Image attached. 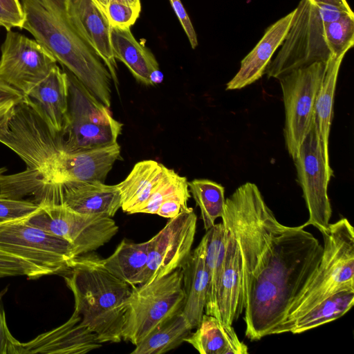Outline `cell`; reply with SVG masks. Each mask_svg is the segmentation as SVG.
Segmentation results:
<instances>
[{
	"instance_id": "obj_1",
	"label": "cell",
	"mask_w": 354,
	"mask_h": 354,
	"mask_svg": "<svg viewBox=\"0 0 354 354\" xmlns=\"http://www.w3.org/2000/svg\"><path fill=\"white\" fill-rule=\"evenodd\" d=\"M221 218L241 253L245 334L258 341L285 319L317 269L324 248L302 227L280 223L252 183L225 199Z\"/></svg>"
},
{
	"instance_id": "obj_2",
	"label": "cell",
	"mask_w": 354,
	"mask_h": 354,
	"mask_svg": "<svg viewBox=\"0 0 354 354\" xmlns=\"http://www.w3.org/2000/svg\"><path fill=\"white\" fill-rule=\"evenodd\" d=\"M354 45V14L329 4L300 0L281 48L268 65V77L279 79L331 57L344 56Z\"/></svg>"
},
{
	"instance_id": "obj_3",
	"label": "cell",
	"mask_w": 354,
	"mask_h": 354,
	"mask_svg": "<svg viewBox=\"0 0 354 354\" xmlns=\"http://www.w3.org/2000/svg\"><path fill=\"white\" fill-rule=\"evenodd\" d=\"M74 297V312L100 343L122 340L125 304L131 286L111 274L103 259L88 252L75 257L62 274Z\"/></svg>"
},
{
	"instance_id": "obj_4",
	"label": "cell",
	"mask_w": 354,
	"mask_h": 354,
	"mask_svg": "<svg viewBox=\"0 0 354 354\" xmlns=\"http://www.w3.org/2000/svg\"><path fill=\"white\" fill-rule=\"evenodd\" d=\"M30 32L57 62L71 72L100 102L109 108L111 76L101 59L76 32L69 20L55 17L40 0H21Z\"/></svg>"
},
{
	"instance_id": "obj_5",
	"label": "cell",
	"mask_w": 354,
	"mask_h": 354,
	"mask_svg": "<svg viewBox=\"0 0 354 354\" xmlns=\"http://www.w3.org/2000/svg\"><path fill=\"white\" fill-rule=\"evenodd\" d=\"M324 237L321 262L306 286L288 309L272 335L288 333L299 316L329 296L354 290V231L345 218L330 223Z\"/></svg>"
},
{
	"instance_id": "obj_6",
	"label": "cell",
	"mask_w": 354,
	"mask_h": 354,
	"mask_svg": "<svg viewBox=\"0 0 354 354\" xmlns=\"http://www.w3.org/2000/svg\"><path fill=\"white\" fill-rule=\"evenodd\" d=\"M0 142L17 153L27 169L40 170L47 176L62 151L60 134L52 129L40 109L27 95L0 122Z\"/></svg>"
},
{
	"instance_id": "obj_7",
	"label": "cell",
	"mask_w": 354,
	"mask_h": 354,
	"mask_svg": "<svg viewBox=\"0 0 354 354\" xmlns=\"http://www.w3.org/2000/svg\"><path fill=\"white\" fill-rule=\"evenodd\" d=\"M184 301L181 268L131 287L125 304L122 339L138 345L156 328L182 311Z\"/></svg>"
},
{
	"instance_id": "obj_8",
	"label": "cell",
	"mask_w": 354,
	"mask_h": 354,
	"mask_svg": "<svg viewBox=\"0 0 354 354\" xmlns=\"http://www.w3.org/2000/svg\"><path fill=\"white\" fill-rule=\"evenodd\" d=\"M66 71L69 83V124L60 135L62 151H87L116 143L122 124L71 72Z\"/></svg>"
},
{
	"instance_id": "obj_9",
	"label": "cell",
	"mask_w": 354,
	"mask_h": 354,
	"mask_svg": "<svg viewBox=\"0 0 354 354\" xmlns=\"http://www.w3.org/2000/svg\"><path fill=\"white\" fill-rule=\"evenodd\" d=\"M292 160L309 216L301 227L313 225L322 233L328 229L332 215L328 185L333 171L315 120Z\"/></svg>"
},
{
	"instance_id": "obj_10",
	"label": "cell",
	"mask_w": 354,
	"mask_h": 354,
	"mask_svg": "<svg viewBox=\"0 0 354 354\" xmlns=\"http://www.w3.org/2000/svg\"><path fill=\"white\" fill-rule=\"evenodd\" d=\"M26 222L69 242L76 257L97 250L119 230L111 217L81 214L64 204L41 205Z\"/></svg>"
},
{
	"instance_id": "obj_11",
	"label": "cell",
	"mask_w": 354,
	"mask_h": 354,
	"mask_svg": "<svg viewBox=\"0 0 354 354\" xmlns=\"http://www.w3.org/2000/svg\"><path fill=\"white\" fill-rule=\"evenodd\" d=\"M0 249L28 261L47 275L62 274L76 257L69 242L28 224L26 219L0 225Z\"/></svg>"
},
{
	"instance_id": "obj_12",
	"label": "cell",
	"mask_w": 354,
	"mask_h": 354,
	"mask_svg": "<svg viewBox=\"0 0 354 354\" xmlns=\"http://www.w3.org/2000/svg\"><path fill=\"white\" fill-rule=\"evenodd\" d=\"M326 62H315L279 78L285 109L283 135L292 158L314 120L315 103Z\"/></svg>"
},
{
	"instance_id": "obj_13",
	"label": "cell",
	"mask_w": 354,
	"mask_h": 354,
	"mask_svg": "<svg viewBox=\"0 0 354 354\" xmlns=\"http://www.w3.org/2000/svg\"><path fill=\"white\" fill-rule=\"evenodd\" d=\"M0 78L24 95L57 64L53 55L35 39L8 30L1 46Z\"/></svg>"
},
{
	"instance_id": "obj_14",
	"label": "cell",
	"mask_w": 354,
	"mask_h": 354,
	"mask_svg": "<svg viewBox=\"0 0 354 354\" xmlns=\"http://www.w3.org/2000/svg\"><path fill=\"white\" fill-rule=\"evenodd\" d=\"M197 216L192 208L169 218L149 240L147 263L140 284L147 283L180 268L189 257L196 232Z\"/></svg>"
},
{
	"instance_id": "obj_15",
	"label": "cell",
	"mask_w": 354,
	"mask_h": 354,
	"mask_svg": "<svg viewBox=\"0 0 354 354\" xmlns=\"http://www.w3.org/2000/svg\"><path fill=\"white\" fill-rule=\"evenodd\" d=\"M65 8L70 23L105 64L118 89L117 64L110 39L111 26L106 15L93 0H66Z\"/></svg>"
},
{
	"instance_id": "obj_16",
	"label": "cell",
	"mask_w": 354,
	"mask_h": 354,
	"mask_svg": "<svg viewBox=\"0 0 354 354\" xmlns=\"http://www.w3.org/2000/svg\"><path fill=\"white\" fill-rule=\"evenodd\" d=\"M120 158V147L118 142L87 151H62L53 161L48 176L57 184L69 181L104 182Z\"/></svg>"
},
{
	"instance_id": "obj_17",
	"label": "cell",
	"mask_w": 354,
	"mask_h": 354,
	"mask_svg": "<svg viewBox=\"0 0 354 354\" xmlns=\"http://www.w3.org/2000/svg\"><path fill=\"white\" fill-rule=\"evenodd\" d=\"M22 344L23 354H82L102 346L97 335L83 325L80 316L75 312L61 326Z\"/></svg>"
},
{
	"instance_id": "obj_18",
	"label": "cell",
	"mask_w": 354,
	"mask_h": 354,
	"mask_svg": "<svg viewBox=\"0 0 354 354\" xmlns=\"http://www.w3.org/2000/svg\"><path fill=\"white\" fill-rule=\"evenodd\" d=\"M60 185L62 204L84 214L112 218L121 208L117 185L101 181H69Z\"/></svg>"
},
{
	"instance_id": "obj_19",
	"label": "cell",
	"mask_w": 354,
	"mask_h": 354,
	"mask_svg": "<svg viewBox=\"0 0 354 354\" xmlns=\"http://www.w3.org/2000/svg\"><path fill=\"white\" fill-rule=\"evenodd\" d=\"M295 10L270 26L254 48L241 60L234 77L227 84V90L243 88L259 80L290 27Z\"/></svg>"
},
{
	"instance_id": "obj_20",
	"label": "cell",
	"mask_w": 354,
	"mask_h": 354,
	"mask_svg": "<svg viewBox=\"0 0 354 354\" xmlns=\"http://www.w3.org/2000/svg\"><path fill=\"white\" fill-rule=\"evenodd\" d=\"M40 109L52 129L62 134L69 124V83L66 71L56 64L27 95Z\"/></svg>"
},
{
	"instance_id": "obj_21",
	"label": "cell",
	"mask_w": 354,
	"mask_h": 354,
	"mask_svg": "<svg viewBox=\"0 0 354 354\" xmlns=\"http://www.w3.org/2000/svg\"><path fill=\"white\" fill-rule=\"evenodd\" d=\"M206 241L205 234L180 268L185 294L181 313L192 329L196 328L205 313L209 283L205 264Z\"/></svg>"
},
{
	"instance_id": "obj_22",
	"label": "cell",
	"mask_w": 354,
	"mask_h": 354,
	"mask_svg": "<svg viewBox=\"0 0 354 354\" xmlns=\"http://www.w3.org/2000/svg\"><path fill=\"white\" fill-rule=\"evenodd\" d=\"M227 232V250L218 288L217 309L218 319L232 326L243 312L242 266L237 241L229 230Z\"/></svg>"
},
{
	"instance_id": "obj_23",
	"label": "cell",
	"mask_w": 354,
	"mask_h": 354,
	"mask_svg": "<svg viewBox=\"0 0 354 354\" xmlns=\"http://www.w3.org/2000/svg\"><path fill=\"white\" fill-rule=\"evenodd\" d=\"M0 195L17 200H26L28 197L39 206L62 204L60 185L35 169L26 168L17 174L0 175Z\"/></svg>"
},
{
	"instance_id": "obj_24",
	"label": "cell",
	"mask_w": 354,
	"mask_h": 354,
	"mask_svg": "<svg viewBox=\"0 0 354 354\" xmlns=\"http://www.w3.org/2000/svg\"><path fill=\"white\" fill-rule=\"evenodd\" d=\"M201 354H248L232 326L214 316L203 315L196 330L185 339Z\"/></svg>"
},
{
	"instance_id": "obj_25",
	"label": "cell",
	"mask_w": 354,
	"mask_h": 354,
	"mask_svg": "<svg viewBox=\"0 0 354 354\" xmlns=\"http://www.w3.org/2000/svg\"><path fill=\"white\" fill-rule=\"evenodd\" d=\"M110 39L115 59L122 62L138 82L150 85V75L160 70L152 52L136 39L130 28L111 27Z\"/></svg>"
},
{
	"instance_id": "obj_26",
	"label": "cell",
	"mask_w": 354,
	"mask_h": 354,
	"mask_svg": "<svg viewBox=\"0 0 354 354\" xmlns=\"http://www.w3.org/2000/svg\"><path fill=\"white\" fill-rule=\"evenodd\" d=\"M165 166L155 160L137 162L127 178L117 184L121 197V208L127 214H136L149 199L161 180Z\"/></svg>"
},
{
	"instance_id": "obj_27",
	"label": "cell",
	"mask_w": 354,
	"mask_h": 354,
	"mask_svg": "<svg viewBox=\"0 0 354 354\" xmlns=\"http://www.w3.org/2000/svg\"><path fill=\"white\" fill-rule=\"evenodd\" d=\"M205 264L209 276L205 313L218 318L217 299L227 250L228 232L221 222L205 233Z\"/></svg>"
},
{
	"instance_id": "obj_28",
	"label": "cell",
	"mask_w": 354,
	"mask_h": 354,
	"mask_svg": "<svg viewBox=\"0 0 354 354\" xmlns=\"http://www.w3.org/2000/svg\"><path fill=\"white\" fill-rule=\"evenodd\" d=\"M148 251L149 241L133 243L123 239L111 256L103 259L104 266L131 287L138 286L147 263Z\"/></svg>"
},
{
	"instance_id": "obj_29",
	"label": "cell",
	"mask_w": 354,
	"mask_h": 354,
	"mask_svg": "<svg viewBox=\"0 0 354 354\" xmlns=\"http://www.w3.org/2000/svg\"><path fill=\"white\" fill-rule=\"evenodd\" d=\"M354 304V290L336 292L323 299L290 325L288 333L299 334L342 317Z\"/></svg>"
},
{
	"instance_id": "obj_30",
	"label": "cell",
	"mask_w": 354,
	"mask_h": 354,
	"mask_svg": "<svg viewBox=\"0 0 354 354\" xmlns=\"http://www.w3.org/2000/svg\"><path fill=\"white\" fill-rule=\"evenodd\" d=\"M344 57H331L326 62L324 77L315 103L314 120L327 158H329L328 138L333 118L334 95L338 73Z\"/></svg>"
},
{
	"instance_id": "obj_31",
	"label": "cell",
	"mask_w": 354,
	"mask_h": 354,
	"mask_svg": "<svg viewBox=\"0 0 354 354\" xmlns=\"http://www.w3.org/2000/svg\"><path fill=\"white\" fill-rule=\"evenodd\" d=\"M192 330L180 311L148 334L131 353H165L179 346L191 334Z\"/></svg>"
},
{
	"instance_id": "obj_32",
	"label": "cell",
	"mask_w": 354,
	"mask_h": 354,
	"mask_svg": "<svg viewBox=\"0 0 354 354\" xmlns=\"http://www.w3.org/2000/svg\"><path fill=\"white\" fill-rule=\"evenodd\" d=\"M188 186L200 208L204 228L207 231L224 214L225 188L221 184L208 179H194L188 182Z\"/></svg>"
},
{
	"instance_id": "obj_33",
	"label": "cell",
	"mask_w": 354,
	"mask_h": 354,
	"mask_svg": "<svg viewBox=\"0 0 354 354\" xmlns=\"http://www.w3.org/2000/svg\"><path fill=\"white\" fill-rule=\"evenodd\" d=\"M190 196L187 178L179 176L173 169L165 167L161 180L147 201L136 213L156 214L162 203L172 198L188 201Z\"/></svg>"
},
{
	"instance_id": "obj_34",
	"label": "cell",
	"mask_w": 354,
	"mask_h": 354,
	"mask_svg": "<svg viewBox=\"0 0 354 354\" xmlns=\"http://www.w3.org/2000/svg\"><path fill=\"white\" fill-rule=\"evenodd\" d=\"M47 275L28 261L0 249V278L26 276L35 279Z\"/></svg>"
},
{
	"instance_id": "obj_35",
	"label": "cell",
	"mask_w": 354,
	"mask_h": 354,
	"mask_svg": "<svg viewBox=\"0 0 354 354\" xmlns=\"http://www.w3.org/2000/svg\"><path fill=\"white\" fill-rule=\"evenodd\" d=\"M140 11L141 4L131 6L110 0L105 15L111 27L130 28L137 21Z\"/></svg>"
},
{
	"instance_id": "obj_36",
	"label": "cell",
	"mask_w": 354,
	"mask_h": 354,
	"mask_svg": "<svg viewBox=\"0 0 354 354\" xmlns=\"http://www.w3.org/2000/svg\"><path fill=\"white\" fill-rule=\"evenodd\" d=\"M39 207V205L27 200L12 199L0 195V221L27 219Z\"/></svg>"
},
{
	"instance_id": "obj_37",
	"label": "cell",
	"mask_w": 354,
	"mask_h": 354,
	"mask_svg": "<svg viewBox=\"0 0 354 354\" xmlns=\"http://www.w3.org/2000/svg\"><path fill=\"white\" fill-rule=\"evenodd\" d=\"M8 287L0 291V354H23V344L9 330L3 306V297Z\"/></svg>"
},
{
	"instance_id": "obj_38",
	"label": "cell",
	"mask_w": 354,
	"mask_h": 354,
	"mask_svg": "<svg viewBox=\"0 0 354 354\" xmlns=\"http://www.w3.org/2000/svg\"><path fill=\"white\" fill-rule=\"evenodd\" d=\"M169 2L187 35L192 48L194 49L198 46L197 35L186 10L180 0H169Z\"/></svg>"
},
{
	"instance_id": "obj_39",
	"label": "cell",
	"mask_w": 354,
	"mask_h": 354,
	"mask_svg": "<svg viewBox=\"0 0 354 354\" xmlns=\"http://www.w3.org/2000/svg\"><path fill=\"white\" fill-rule=\"evenodd\" d=\"M187 202L179 198L169 199L160 205L156 214L164 218H172L180 213L189 209Z\"/></svg>"
},
{
	"instance_id": "obj_40",
	"label": "cell",
	"mask_w": 354,
	"mask_h": 354,
	"mask_svg": "<svg viewBox=\"0 0 354 354\" xmlns=\"http://www.w3.org/2000/svg\"><path fill=\"white\" fill-rule=\"evenodd\" d=\"M24 17H21L5 8L0 3V26L5 28L7 31L12 28L22 29Z\"/></svg>"
},
{
	"instance_id": "obj_41",
	"label": "cell",
	"mask_w": 354,
	"mask_h": 354,
	"mask_svg": "<svg viewBox=\"0 0 354 354\" xmlns=\"http://www.w3.org/2000/svg\"><path fill=\"white\" fill-rule=\"evenodd\" d=\"M24 95L19 91L10 86L0 78V98L21 99Z\"/></svg>"
},
{
	"instance_id": "obj_42",
	"label": "cell",
	"mask_w": 354,
	"mask_h": 354,
	"mask_svg": "<svg viewBox=\"0 0 354 354\" xmlns=\"http://www.w3.org/2000/svg\"><path fill=\"white\" fill-rule=\"evenodd\" d=\"M21 99L0 98V122Z\"/></svg>"
},
{
	"instance_id": "obj_43",
	"label": "cell",
	"mask_w": 354,
	"mask_h": 354,
	"mask_svg": "<svg viewBox=\"0 0 354 354\" xmlns=\"http://www.w3.org/2000/svg\"><path fill=\"white\" fill-rule=\"evenodd\" d=\"M0 3L14 14L24 17L19 0H0Z\"/></svg>"
},
{
	"instance_id": "obj_44",
	"label": "cell",
	"mask_w": 354,
	"mask_h": 354,
	"mask_svg": "<svg viewBox=\"0 0 354 354\" xmlns=\"http://www.w3.org/2000/svg\"><path fill=\"white\" fill-rule=\"evenodd\" d=\"M312 4H329L337 7L342 8L346 10H351L346 0H308Z\"/></svg>"
},
{
	"instance_id": "obj_45",
	"label": "cell",
	"mask_w": 354,
	"mask_h": 354,
	"mask_svg": "<svg viewBox=\"0 0 354 354\" xmlns=\"http://www.w3.org/2000/svg\"><path fill=\"white\" fill-rule=\"evenodd\" d=\"M97 6L101 9V10L104 13L106 12V7L109 3L110 0H93Z\"/></svg>"
},
{
	"instance_id": "obj_46",
	"label": "cell",
	"mask_w": 354,
	"mask_h": 354,
	"mask_svg": "<svg viewBox=\"0 0 354 354\" xmlns=\"http://www.w3.org/2000/svg\"><path fill=\"white\" fill-rule=\"evenodd\" d=\"M113 1H116L118 2L124 3H126L128 5H131V6H137V5L141 4L140 0H113Z\"/></svg>"
},
{
	"instance_id": "obj_47",
	"label": "cell",
	"mask_w": 354,
	"mask_h": 354,
	"mask_svg": "<svg viewBox=\"0 0 354 354\" xmlns=\"http://www.w3.org/2000/svg\"><path fill=\"white\" fill-rule=\"evenodd\" d=\"M7 171L6 167L0 168V175L3 174Z\"/></svg>"
},
{
	"instance_id": "obj_48",
	"label": "cell",
	"mask_w": 354,
	"mask_h": 354,
	"mask_svg": "<svg viewBox=\"0 0 354 354\" xmlns=\"http://www.w3.org/2000/svg\"><path fill=\"white\" fill-rule=\"evenodd\" d=\"M6 223V222H4V221H0V225H1V224H2V223Z\"/></svg>"
}]
</instances>
